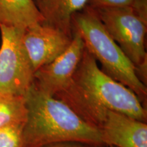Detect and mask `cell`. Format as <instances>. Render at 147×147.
<instances>
[{
	"label": "cell",
	"instance_id": "1",
	"mask_svg": "<svg viewBox=\"0 0 147 147\" xmlns=\"http://www.w3.org/2000/svg\"><path fill=\"white\" fill-rule=\"evenodd\" d=\"M54 97L99 129L108 110L146 122V109L138 97L106 74L86 49L70 82Z\"/></svg>",
	"mask_w": 147,
	"mask_h": 147
},
{
	"label": "cell",
	"instance_id": "2",
	"mask_svg": "<svg viewBox=\"0 0 147 147\" xmlns=\"http://www.w3.org/2000/svg\"><path fill=\"white\" fill-rule=\"evenodd\" d=\"M27 117L23 131V147L77 142L104 145L101 131L79 117L65 102L32 84L25 94Z\"/></svg>",
	"mask_w": 147,
	"mask_h": 147
},
{
	"label": "cell",
	"instance_id": "3",
	"mask_svg": "<svg viewBox=\"0 0 147 147\" xmlns=\"http://www.w3.org/2000/svg\"><path fill=\"white\" fill-rule=\"evenodd\" d=\"M71 31L81 37L84 47L101 64V69L116 81L131 89L142 103L146 102V86L140 81L135 67L89 7L71 18Z\"/></svg>",
	"mask_w": 147,
	"mask_h": 147
},
{
	"label": "cell",
	"instance_id": "4",
	"mask_svg": "<svg viewBox=\"0 0 147 147\" xmlns=\"http://www.w3.org/2000/svg\"><path fill=\"white\" fill-rule=\"evenodd\" d=\"M25 29L0 25V92L25 95L35 70L23 43Z\"/></svg>",
	"mask_w": 147,
	"mask_h": 147
},
{
	"label": "cell",
	"instance_id": "5",
	"mask_svg": "<svg viewBox=\"0 0 147 147\" xmlns=\"http://www.w3.org/2000/svg\"><path fill=\"white\" fill-rule=\"evenodd\" d=\"M93 10L134 66L147 60L145 43L147 25L136 15L130 7Z\"/></svg>",
	"mask_w": 147,
	"mask_h": 147
},
{
	"label": "cell",
	"instance_id": "6",
	"mask_svg": "<svg viewBox=\"0 0 147 147\" xmlns=\"http://www.w3.org/2000/svg\"><path fill=\"white\" fill-rule=\"evenodd\" d=\"M72 41L57 58L34 73V84L40 91L55 96L68 85L80 63L85 47L81 37L72 32Z\"/></svg>",
	"mask_w": 147,
	"mask_h": 147
},
{
	"label": "cell",
	"instance_id": "7",
	"mask_svg": "<svg viewBox=\"0 0 147 147\" xmlns=\"http://www.w3.org/2000/svg\"><path fill=\"white\" fill-rule=\"evenodd\" d=\"M72 38V35L42 23L25 29L23 43L35 71L64 52Z\"/></svg>",
	"mask_w": 147,
	"mask_h": 147
},
{
	"label": "cell",
	"instance_id": "8",
	"mask_svg": "<svg viewBox=\"0 0 147 147\" xmlns=\"http://www.w3.org/2000/svg\"><path fill=\"white\" fill-rule=\"evenodd\" d=\"M104 145L115 147H147L146 122L108 110L100 127Z\"/></svg>",
	"mask_w": 147,
	"mask_h": 147
},
{
	"label": "cell",
	"instance_id": "9",
	"mask_svg": "<svg viewBox=\"0 0 147 147\" xmlns=\"http://www.w3.org/2000/svg\"><path fill=\"white\" fill-rule=\"evenodd\" d=\"M89 0H39L36 4L44 21L42 24L72 35L71 18L87 7Z\"/></svg>",
	"mask_w": 147,
	"mask_h": 147
},
{
	"label": "cell",
	"instance_id": "10",
	"mask_svg": "<svg viewBox=\"0 0 147 147\" xmlns=\"http://www.w3.org/2000/svg\"><path fill=\"white\" fill-rule=\"evenodd\" d=\"M43 21L34 0H0V25L25 29Z\"/></svg>",
	"mask_w": 147,
	"mask_h": 147
},
{
	"label": "cell",
	"instance_id": "11",
	"mask_svg": "<svg viewBox=\"0 0 147 147\" xmlns=\"http://www.w3.org/2000/svg\"><path fill=\"white\" fill-rule=\"evenodd\" d=\"M27 117L25 95L0 92V129L16 125H25Z\"/></svg>",
	"mask_w": 147,
	"mask_h": 147
},
{
	"label": "cell",
	"instance_id": "12",
	"mask_svg": "<svg viewBox=\"0 0 147 147\" xmlns=\"http://www.w3.org/2000/svg\"><path fill=\"white\" fill-rule=\"evenodd\" d=\"M23 127L16 125L0 129V147H23Z\"/></svg>",
	"mask_w": 147,
	"mask_h": 147
},
{
	"label": "cell",
	"instance_id": "13",
	"mask_svg": "<svg viewBox=\"0 0 147 147\" xmlns=\"http://www.w3.org/2000/svg\"><path fill=\"white\" fill-rule=\"evenodd\" d=\"M131 0H89L87 7L93 9L122 8V7H129Z\"/></svg>",
	"mask_w": 147,
	"mask_h": 147
},
{
	"label": "cell",
	"instance_id": "14",
	"mask_svg": "<svg viewBox=\"0 0 147 147\" xmlns=\"http://www.w3.org/2000/svg\"><path fill=\"white\" fill-rule=\"evenodd\" d=\"M129 7L136 15L147 25V0H131Z\"/></svg>",
	"mask_w": 147,
	"mask_h": 147
},
{
	"label": "cell",
	"instance_id": "15",
	"mask_svg": "<svg viewBox=\"0 0 147 147\" xmlns=\"http://www.w3.org/2000/svg\"><path fill=\"white\" fill-rule=\"evenodd\" d=\"M42 147H96L93 145L77 142H62L53 143Z\"/></svg>",
	"mask_w": 147,
	"mask_h": 147
},
{
	"label": "cell",
	"instance_id": "16",
	"mask_svg": "<svg viewBox=\"0 0 147 147\" xmlns=\"http://www.w3.org/2000/svg\"><path fill=\"white\" fill-rule=\"evenodd\" d=\"M96 147H115V146H107V145H102V146H98Z\"/></svg>",
	"mask_w": 147,
	"mask_h": 147
},
{
	"label": "cell",
	"instance_id": "17",
	"mask_svg": "<svg viewBox=\"0 0 147 147\" xmlns=\"http://www.w3.org/2000/svg\"><path fill=\"white\" fill-rule=\"evenodd\" d=\"M35 1V2H36V1H39V0H34Z\"/></svg>",
	"mask_w": 147,
	"mask_h": 147
}]
</instances>
